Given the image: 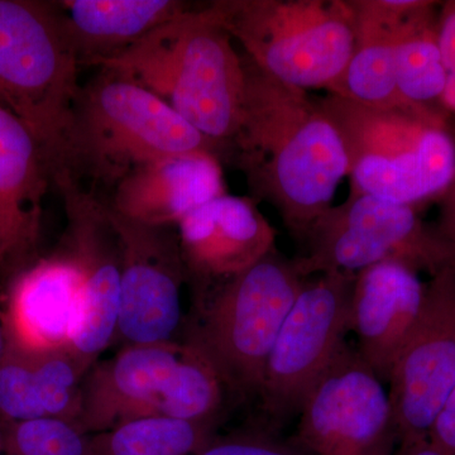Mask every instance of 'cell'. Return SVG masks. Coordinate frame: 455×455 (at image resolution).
Masks as SVG:
<instances>
[{
    "instance_id": "cell-1",
    "label": "cell",
    "mask_w": 455,
    "mask_h": 455,
    "mask_svg": "<svg viewBox=\"0 0 455 455\" xmlns=\"http://www.w3.org/2000/svg\"><path fill=\"white\" fill-rule=\"evenodd\" d=\"M243 62L241 119L223 158L243 173L251 197L274 206L302 243L348 176V158L315 99L263 73L245 55Z\"/></svg>"
},
{
    "instance_id": "cell-2",
    "label": "cell",
    "mask_w": 455,
    "mask_h": 455,
    "mask_svg": "<svg viewBox=\"0 0 455 455\" xmlns=\"http://www.w3.org/2000/svg\"><path fill=\"white\" fill-rule=\"evenodd\" d=\"M98 68L156 95L220 146L221 160L243 106V56L211 5L188 8Z\"/></svg>"
},
{
    "instance_id": "cell-3",
    "label": "cell",
    "mask_w": 455,
    "mask_h": 455,
    "mask_svg": "<svg viewBox=\"0 0 455 455\" xmlns=\"http://www.w3.org/2000/svg\"><path fill=\"white\" fill-rule=\"evenodd\" d=\"M220 146L188 124L161 99L121 75L100 73L80 88L53 176L116 187L140 164L164 156Z\"/></svg>"
},
{
    "instance_id": "cell-4",
    "label": "cell",
    "mask_w": 455,
    "mask_h": 455,
    "mask_svg": "<svg viewBox=\"0 0 455 455\" xmlns=\"http://www.w3.org/2000/svg\"><path fill=\"white\" fill-rule=\"evenodd\" d=\"M317 107L339 133L352 193L414 206L455 179V136L427 104L374 107L326 94Z\"/></svg>"
},
{
    "instance_id": "cell-5",
    "label": "cell",
    "mask_w": 455,
    "mask_h": 455,
    "mask_svg": "<svg viewBox=\"0 0 455 455\" xmlns=\"http://www.w3.org/2000/svg\"><path fill=\"white\" fill-rule=\"evenodd\" d=\"M224 391L212 364L187 343L128 346L89 372L74 424L99 434L154 416L214 421Z\"/></svg>"
},
{
    "instance_id": "cell-6",
    "label": "cell",
    "mask_w": 455,
    "mask_h": 455,
    "mask_svg": "<svg viewBox=\"0 0 455 455\" xmlns=\"http://www.w3.org/2000/svg\"><path fill=\"white\" fill-rule=\"evenodd\" d=\"M79 66L55 2L0 0V106L31 132L50 179L82 88Z\"/></svg>"
},
{
    "instance_id": "cell-7",
    "label": "cell",
    "mask_w": 455,
    "mask_h": 455,
    "mask_svg": "<svg viewBox=\"0 0 455 455\" xmlns=\"http://www.w3.org/2000/svg\"><path fill=\"white\" fill-rule=\"evenodd\" d=\"M209 5L257 68L305 92L328 88L355 50L349 0H218Z\"/></svg>"
},
{
    "instance_id": "cell-8",
    "label": "cell",
    "mask_w": 455,
    "mask_h": 455,
    "mask_svg": "<svg viewBox=\"0 0 455 455\" xmlns=\"http://www.w3.org/2000/svg\"><path fill=\"white\" fill-rule=\"evenodd\" d=\"M305 278L276 248L221 284L185 343L203 355L227 391L259 395L272 347Z\"/></svg>"
},
{
    "instance_id": "cell-9",
    "label": "cell",
    "mask_w": 455,
    "mask_h": 455,
    "mask_svg": "<svg viewBox=\"0 0 455 455\" xmlns=\"http://www.w3.org/2000/svg\"><path fill=\"white\" fill-rule=\"evenodd\" d=\"M302 243L305 252L293 259L304 278L331 271L357 274L385 260L434 277L455 262V253L414 206L352 191L317 218Z\"/></svg>"
},
{
    "instance_id": "cell-10",
    "label": "cell",
    "mask_w": 455,
    "mask_h": 455,
    "mask_svg": "<svg viewBox=\"0 0 455 455\" xmlns=\"http://www.w3.org/2000/svg\"><path fill=\"white\" fill-rule=\"evenodd\" d=\"M305 278L272 347L259 396L275 418L299 414L311 386L350 331L355 274L331 271Z\"/></svg>"
},
{
    "instance_id": "cell-11",
    "label": "cell",
    "mask_w": 455,
    "mask_h": 455,
    "mask_svg": "<svg viewBox=\"0 0 455 455\" xmlns=\"http://www.w3.org/2000/svg\"><path fill=\"white\" fill-rule=\"evenodd\" d=\"M64 200V253L83 277L84 309L68 353L83 376L118 331L122 251L109 206L66 173L52 179Z\"/></svg>"
},
{
    "instance_id": "cell-12",
    "label": "cell",
    "mask_w": 455,
    "mask_h": 455,
    "mask_svg": "<svg viewBox=\"0 0 455 455\" xmlns=\"http://www.w3.org/2000/svg\"><path fill=\"white\" fill-rule=\"evenodd\" d=\"M388 385L397 443L427 439L455 388V262L427 284L423 309Z\"/></svg>"
},
{
    "instance_id": "cell-13",
    "label": "cell",
    "mask_w": 455,
    "mask_h": 455,
    "mask_svg": "<svg viewBox=\"0 0 455 455\" xmlns=\"http://www.w3.org/2000/svg\"><path fill=\"white\" fill-rule=\"evenodd\" d=\"M298 443L315 455H363L394 430L390 394L358 350L344 344L302 401Z\"/></svg>"
},
{
    "instance_id": "cell-14",
    "label": "cell",
    "mask_w": 455,
    "mask_h": 455,
    "mask_svg": "<svg viewBox=\"0 0 455 455\" xmlns=\"http://www.w3.org/2000/svg\"><path fill=\"white\" fill-rule=\"evenodd\" d=\"M109 212L122 251L116 335L128 346L172 341L182 322L181 287L188 278L178 233L125 220L110 206Z\"/></svg>"
},
{
    "instance_id": "cell-15",
    "label": "cell",
    "mask_w": 455,
    "mask_h": 455,
    "mask_svg": "<svg viewBox=\"0 0 455 455\" xmlns=\"http://www.w3.org/2000/svg\"><path fill=\"white\" fill-rule=\"evenodd\" d=\"M259 204L252 197L226 194L178 224L188 278L199 284L200 295L212 281L238 276L276 248V230Z\"/></svg>"
},
{
    "instance_id": "cell-16",
    "label": "cell",
    "mask_w": 455,
    "mask_h": 455,
    "mask_svg": "<svg viewBox=\"0 0 455 455\" xmlns=\"http://www.w3.org/2000/svg\"><path fill=\"white\" fill-rule=\"evenodd\" d=\"M427 284L418 271L385 260L355 274L350 299V331L357 350L383 383L423 309Z\"/></svg>"
},
{
    "instance_id": "cell-17",
    "label": "cell",
    "mask_w": 455,
    "mask_h": 455,
    "mask_svg": "<svg viewBox=\"0 0 455 455\" xmlns=\"http://www.w3.org/2000/svg\"><path fill=\"white\" fill-rule=\"evenodd\" d=\"M226 194L220 158L208 151L187 152L164 156L132 170L114 187L108 205L125 220L172 227Z\"/></svg>"
},
{
    "instance_id": "cell-18",
    "label": "cell",
    "mask_w": 455,
    "mask_h": 455,
    "mask_svg": "<svg viewBox=\"0 0 455 455\" xmlns=\"http://www.w3.org/2000/svg\"><path fill=\"white\" fill-rule=\"evenodd\" d=\"M349 4L355 50L326 94L374 107L406 103L396 83L397 46L407 32L434 16L416 13L406 0H349Z\"/></svg>"
},
{
    "instance_id": "cell-19",
    "label": "cell",
    "mask_w": 455,
    "mask_h": 455,
    "mask_svg": "<svg viewBox=\"0 0 455 455\" xmlns=\"http://www.w3.org/2000/svg\"><path fill=\"white\" fill-rule=\"evenodd\" d=\"M80 66H98L187 12L179 0L55 2Z\"/></svg>"
},
{
    "instance_id": "cell-20",
    "label": "cell",
    "mask_w": 455,
    "mask_h": 455,
    "mask_svg": "<svg viewBox=\"0 0 455 455\" xmlns=\"http://www.w3.org/2000/svg\"><path fill=\"white\" fill-rule=\"evenodd\" d=\"M49 180L35 137L0 106V229L4 259L35 242Z\"/></svg>"
},
{
    "instance_id": "cell-21",
    "label": "cell",
    "mask_w": 455,
    "mask_h": 455,
    "mask_svg": "<svg viewBox=\"0 0 455 455\" xmlns=\"http://www.w3.org/2000/svg\"><path fill=\"white\" fill-rule=\"evenodd\" d=\"M83 309V277L64 252L38 263L17 284L14 316L18 328L41 352H68Z\"/></svg>"
},
{
    "instance_id": "cell-22",
    "label": "cell",
    "mask_w": 455,
    "mask_h": 455,
    "mask_svg": "<svg viewBox=\"0 0 455 455\" xmlns=\"http://www.w3.org/2000/svg\"><path fill=\"white\" fill-rule=\"evenodd\" d=\"M214 421L154 418L125 421L90 438L92 455H194L212 440Z\"/></svg>"
},
{
    "instance_id": "cell-23",
    "label": "cell",
    "mask_w": 455,
    "mask_h": 455,
    "mask_svg": "<svg viewBox=\"0 0 455 455\" xmlns=\"http://www.w3.org/2000/svg\"><path fill=\"white\" fill-rule=\"evenodd\" d=\"M448 70L438 44V26L434 17L403 36L396 51V83L407 101L427 104L439 99L447 82Z\"/></svg>"
},
{
    "instance_id": "cell-24",
    "label": "cell",
    "mask_w": 455,
    "mask_h": 455,
    "mask_svg": "<svg viewBox=\"0 0 455 455\" xmlns=\"http://www.w3.org/2000/svg\"><path fill=\"white\" fill-rule=\"evenodd\" d=\"M17 455H92L90 439L73 421L40 418L20 421L13 436Z\"/></svg>"
},
{
    "instance_id": "cell-25",
    "label": "cell",
    "mask_w": 455,
    "mask_h": 455,
    "mask_svg": "<svg viewBox=\"0 0 455 455\" xmlns=\"http://www.w3.org/2000/svg\"><path fill=\"white\" fill-rule=\"evenodd\" d=\"M0 410L20 421L47 418L37 366L8 363L0 367Z\"/></svg>"
},
{
    "instance_id": "cell-26",
    "label": "cell",
    "mask_w": 455,
    "mask_h": 455,
    "mask_svg": "<svg viewBox=\"0 0 455 455\" xmlns=\"http://www.w3.org/2000/svg\"><path fill=\"white\" fill-rule=\"evenodd\" d=\"M194 455H307L298 444L268 436H241L215 442Z\"/></svg>"
},
{
    "instance_id": "cell-27",
    "label": "cell",
    "mask_w": 455,
    "mask_h": 455,
    "mask_svg": "<svg viewBox=\"0 0 455 455\" xmlns=\"http://www.w3.org/2000/svg\"><path fill=\"white\" fill-rule=\"evenodd\" d=\"M430 442L447 455H455V388L431 425Z\"/></svg>"
},
{
    "instance_id": "cell-28",
    "label": "cell",
    "mask_w": 455,
    "mask_h": 455,
    "mask_svg": "<svg viewBox=\"0 0 455 455\" xmlns=\"http://www.w3.org/2000/svg\"><path fill=\"white\" fill-rule=\"evenodd\" d=\"M438 44L448 73H455V2L448 3L438 25Z\"/></svg>"
},
{
    "instance_id": "cell-29",
    "label": "cell",
    "mask_w": 455,
    "mask_h": 455,
    "mask_svg": "<svg viewBox=\"0 0 455 455\" xmlns=\"http://www.w3.org/2000/svg\"><path fill=\"white\" fill-rule=\"evenodd\" d=\"M435 230L440 239L455 253V179L440 196L439 220Z\"/></svg>"
},
{
    "instance_id": "cell-30",
    "label": "cell",
    "mask_w": 455,
    "mask_h": 455,
    "mask_svg": "<svg viewBox=\"0 0 455 455\" xmlns=\"http://www.w3.org/2000/svg\"><path fill=\"white\" fill-rule=\"evenodd\" d=\"M392 455H447L430 442L429 438L414 442L398 443L397 451Z\"/></svg>"
},
{
    "instance_id": "cell-31",
    "label": "cell",
    "mask_w": 455,
    "mask_h": 455,
    "mask_svg": "<svg viewBox=\"0 0 455 455\" xmlns=\"http://www.w3.org/2000/svg\"><path fill=\"white\" fill-rule=\"evenodd\" d=\"M439 99L443 106L455 113V73H448L447 82Z\"/></svg>"
},
{
    "instance_id": "cell-32",
    "label": "cell",
    "mask_w": 455,
    "mask_h": 455,
    "mask_svg": "<svg viewBox=\"0 0 455 455\" xmlns=\"http://www.w3.org/2000/svg\"><path fill=\"white\" fill-rule=\"evenodd\" d=\"M396 443V434L392 433L387 438L383 439L376 447L371 449V451H368L363 455H392L394 454Z\"/></svg>"
},
{
    "instance_id": "cell-33",
    "label": "cell",
    "mask_w": 455,
    "mask_h": 455,
    "mask_svg": "<svg viewBox=\"0 0 455 455\" xmlns=\"http://www.w3.org/2000/svg\"><path fill=\"white\" fill-rule=\"evenodd\" d=\"M0 260H4V244H3L2 229H0Z\"/></svg>"
},
{
    "instance_id": "cell-34",
    "label": "cell",
    "mask_w": 455,
    "mask_h": 455,
    "mask_svg": "<svg viewBox=\"0 0 455 455\" xmlns=\"http://www.w3.org/2000/svg\"><path fill=\"white\" fill-rule=\"evenodd\" d=\"M2 349H3V340H2V335H0V355H2Z\"/></svg>"
}]
</instances>
